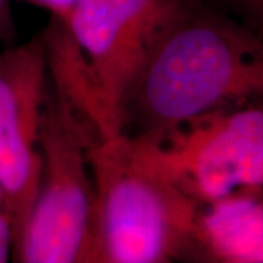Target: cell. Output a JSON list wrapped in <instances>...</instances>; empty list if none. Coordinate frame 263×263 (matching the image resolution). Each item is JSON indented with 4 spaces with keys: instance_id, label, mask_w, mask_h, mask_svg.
<instances>
[{
    "instance_id": "8",
    "label": "cell",
    "mask_w": 263,
    "mask_h": 263,
    "mask_svg": "<svg viewBox=\"0 0 263 263\" xmlns=\"http://www.w3.org/2000/svg\"><path fill=\"white\" fill-rule=\"evenodd\" d=\"M13 249H15L13 221H12L8 197L0 184V263L9 260L10 256H13Z\"/></svg>"
},
{
    "instance_id": "6",
    "label": "cell",
    "mask_w": 263,
    "mask_h": 263,
    "mask_svg": "<svg viewBox=\"0 0 263 263\" xmlns=\"http://www.w3.org/2000/svg\"><path fill=\"white\" fill-rule=\"evenodd\" d=\"M48 85L43 32L0 51V184L12 214L15 246L40 183L41 124Z\"/></svg>"
},
{
    "instance_id": "1",
    "label": "cell",
    "mask_w": 263,
    "mask_h": 263,
    "mask_svg": "<svg viewBox=\"0 0 263 263\" xmlns=\"http://www.w3.org/2000/svg\"><path fill=\"white\" fill-rule=\"evenodd\" d=\"M254 95H263L262 43L186 5L133 81L120 132L148 136Z\"/></svg>"
},
{
    "instance_id": "5",
    "label": "cell",
    "mask_w": 263,
    "mask_h": 263,
    "mask_svg": "<svg viewBox=\"0 0 263 263\" xmlns=\"http://www.w3.org/2000/svg\"><path fill=\"white\" fill-rule=\"evenodd\" d=\"M130 139L152 167L197 205L241 189H263L260 107L221 108Z\"/></svg>"
},
{
    "instance_id": "10",
    "label": "cell",
    "mask_w": 263,
    "mask_h": 263,
    "mask_svg": "<svg viewBox=\"0 0 263 263\" xmlns=\"http://www.w3.org/2000/svg\"><path fill=\"white\" fill-rule=\"evenodd\" d=\"M21 2H27L32 6L44 9L51 15V19L63 22L76 0H21Z\"/></svg>"
},
{
    "instance_id": "4",
    "label": "cell",
    "mask_w": 263,
    "mask_h": 263,
    "mask_svg": "<svg viewBox=\"0 0 263 263\" xmlns=\"http://www.w3.org/2000/svg\"><path fill=\"white\" fill-rule=\"evenodd\" d=\"M100 142L51 82L41 124V174L13 250L22 263H92L95 184L89 152Z\"/></svg>"
},
{
    "instance_id": "7",
    "label": "cell",
    "mask_w": 263,
    "mask_h": 263,
    "mask_svg": "<svg viewBox=\"0 0 263 263\" xmlns=\"http://www.w3.org/2000/svg\"><path fill=\"white\" fill-rule=\"evenodd\" d=\"M260 189H241L199 205L192 249L222 262L263 263V200Z\"/></svg>"
},
{
    "instance_id": "3",
    "label": "cell",
    "mask_w": 263,
    "mask_h": 263,
    "mask_svg": "<svg viewBox=\"0 0 263 263\" xmlns=\"http://www.w3.org/2000/svg\"><path fill=\"white\" fill-rule=\"evenodd\" d=\"M95 184L92 263H167L190 252L197 205L119 135L89 152Z\"/></svg>"
},
{
    "instance_id": "2",
    "label": "cell",
    "mask_w": 263,
    "mask_h": 263,
    "mask_svg": "<svg viewBox=\"0 0 263 263\" xmlns=\"http://www.w3.org/2000/svg\"><path fill=\"white\" fill-rule=\"evenodd\" d=\"M184 0H76L43 32L50 79L100 141L120 132L124 98Z\"/></svg>"
},
{
    "instance_id": "11",
    "label": "cell",
    "mask_w": 263,
    "mask_h": 263,
    "mask_svg": "<svg viewBox=\"0 0 263 263\" xmlns=\"http://www.w3.org/2000/svg\"><path fill=\"white\" fill-rule=\"evenodd\" d=\"M257 10L263 12V0H249Z\"/></svg>"
},
{
    "instance_id": "9",
    "label": "cell",
    "mask_w": 263,
    "mask_h": 263,
    "mask_svg": "<svg viewBox=\"0 0 263 263\" xmlns=\"http://www.w3.org/2000/svg\"><path fill=\"white\" fill-rule=\"evenodd\" d=\"M10 2L12 0H0V43H3L5 46L13 44L18 34Z\"/></svg>"
}]
</instances>
